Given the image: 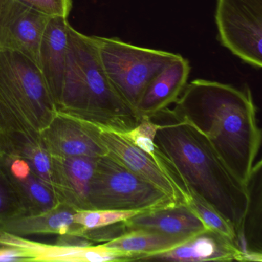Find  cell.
I'll list each match as a JSON object with an SVG mask.
<instances>
[{
  "label": "cell",
  "instance_id": "11",
  "mask_svg": "<svg viewBox=\"0 0 262 262\" xmlns=\"http://www.w3.org/2000/svg\"><path fill=\"white\" fill-rule=\"evenodd\" d=\"M0 246H13L26 251L30 261L105 262L139 260L142 254L119 251L105 244L83 247L62 246L30 240L0 231Z\"/></svg>",
  "mask_w": 262,
  "mask_h": 262
},
{
  "label": "cell",
  "instance_id": "18",
  "mask_svg": "<svg viewBox=\"0 0 262 262\" xmlns=\"http://www.w3.org/2000/svg\"><path fill=\"white\" fill-rule=\"evenodd\" d=\"M188 61L182 56L170 62L148 84L136 111L139 118L151 117L174 103L187 85L190 73Z\"/></svg>",
  "mask_w": 262,
  "mask_h": 262
},
{
  "label": "cell",
  "instance_id": "4",
  "mask_svg": "<svg viewBox=\"0 0 262 262\" xmlns=\"http://www.w3.org/2000/svg\"><path fill=\"white\" fill-rule=\"evenodd\" d=\"M57 113L37 63L0 49V133L40 135Z\"/></svg>",
  "mask_w": 262,
  "mask_h": 262
},
{
  "label": "cell",
  "instance_id": "23",
  "mask_svg": "<svg viewBox=\"0 0 262 262\" xmlns=\"http://www.w3.org/2000/svg\"><path fill=\"white\" fill-rule=\"evenodd\" d=\"M159 127V124L153 121L151 118L144 116L141 118L140 122L134 128L121 135L135 146L138 147L151 156L156 163L159 165L156 157L155 145V137Z\"/></svg>",
  "mask_w": 262,
  "mask_h": 262
},
{
  "label": "cell",
  "instance_id": "1",
  "mask_svg": "<svg viewBox=\"0 0 262 262\" xmlns=\"http://www.w3.org/2000/svg\"><path fill=\"white\" fill-rule=\"evenodd\" d=\"M150 118L159 125L155 137L159 163L189 194L214 208L238 241L251 206L249 186L227 166L207 138L172 110L164 108Z\"/></svg>",
  "mask_w": 262,
  "mask_h": 262
},
{
  "label": "cell",
  "instance_id": "19",
  "mask_svg": "<svg viewBox=\"0 0 262 262\" xmlns=\"http://www.w3.org/2000/svg\"><path fill=\"white\" fill-rule=\"evenodd\" d=\"M0 151L25 160L32 169L54 190L52 156L44 145L40 135L0 133Z\"/></svg>",
  "mask_w": 262,
  "mask_h": 262
},
{
  "label": "cell",
  "instance_id": "15",
  "mask_svg": "<svg viewBox=\"0 0 262 262\" xmlns=\"http://www.w3.org/2000/svg\"><path fill=\"white\" fill-rule=\"evenodd\" d=\"M70 27L68 18L50 17L39 45L38 67L55 104L60 95L67 67Z\"/></svg>",
  "mask_w": 262,
  "mask_h": 262
},
{
  "label": "cell",
  "instance_id": "3",
  "mask_svg": "<svg viewBox=\"0 0 262 262\" xmlns=\"http://www.w3.org/2000/svg\"><path fill=\"white\" fill-rule=\"evenodd\" d=\"M56 106L59 113L120 134L141 121L110 84L93 36H85L71 26L67 67Z\"/></svg>",
  "mask_w": 262,
  "mask_h": 262
},
{
  "label": "cell",
  "instance_id": "9",
  "mask_svg": "<svg viewBox=\"0 0 262 262\" xmlns=\"http://www.w3.org/2000/svg\"><path fill=\"white\" fill-rule=\"evenodd\" d=\"M99 139L107 155L162 190L176 203L188 205L191 194L164 171L149 155L115 132L99 128Z\"/></svg>",
  "mask_w": 262,
  "mask_h": 262
},
{
  "label": "cell",
  "instance_id": "26",
  "mask_svg": "<svg viewBox=\"0 0 262 262\" xmlns=\"http://www.w3.org/2000/svg\"><path fill=\"white\" fill-rule=\"evenodd\" d=\"M127 233L123 222L112 224L106 226L85 229L82 228L77 235L81 236L94 244H103L111 242Z\"/></svg>",
  "mask_w": 262,
  "mask_h": 262
},
{
  "label": "cell",
  "instance_id": "13",
  "mask_svg": "<svg viewBox=\"0 0 262 262\" xmlns=\"http://www.w3.org/2000/svg\"><path fill=\"white\" fill-rule=\"evenodd\" d=\"M242 251L235 242L212 230L196 234L182 245L160 254L143 257L142 261H242Z\"/></svg>",
  "mask_w": 262,
  "mask_h": 262
},
{
  "label": "cell",
  "instance_id": "8",
  "mask_svg": "<svg viewBox=\"0 0 262 262\" xmlns=\"http://www.w3.org/2000/svg\"><path fill=\"white\" fill-rule=\"evenodd\" d=\"M51 156L59 158H99L107 154L99 139V127L57 112L40 133Z\"/></svg>",
  "mask_w": 262,
  "mask_h": 262
},
{
  "label": "cell",
  "instance_id": "5",
  "mask_svg": "<svg viewBox=\"0 0 262 262\" xmlns=\"http://www.w3.org/2000/svg\"><path fill=\"white\" fill-rule=\"evenodd\" d=\"M93 38L110 84L135 111L150 82L181 56L132 45L118 38Z\"/></svg>",
  "mask_w": 262,
  "mask_h": 262
},
{
  "label": "cell",
  "instance_id": "12",
  "mask_svg": "<svg viewBox=\"0 0 262 262\" xmlns=\"http://www.w3.org/2000/svg\"><path fill=\"white\" fill-rule=\"evenodd\" d=\"M0 166L19 195L24 213L44 212L62 204L54 190L24 159L0 151Z\"/></svg>",
  "mask_w": 262,
  "mask_h": 262
},
{
  "label": "cell",
  "instance_id": "10",
  "mask_svg": "<svg viewBox=\"0 0 262 262\" xmlns=\"http://www.w3.org/2000/svg\"><path fill=\"white\" fill-rule=\"evenodd\" d=\"M50 19L18 0H7L0 14V49L22 53L38 65L39 45Z\"/></svg>",
  "mask_w": 262,
  "mask_h": 262
},
{
  "label": "cell",
  "instance_id": "25",
  "mask_svg": "<svg viewBox=\"0 0 262 262\" xmlns=\"http://www.w3.org/2000/svg\"><path fill=\"white\" fill-rule=\"evenodd\" d=\"M21 4L50 17L68 18L73 0H18Z\"/></svg>",
  "mask_w": 262,
  "mask_h": 262
},
{
  "label": "cell",
  "instance_id": "16",
  "mask_svg": "<svg viewBox=\"0 0 262 262\" xmlns=\"http://www.w3.org/2000/svg\"><path fill=\"white\" fill-rule=\"evenodd\" d=\"M77 210L65 204L40 213L0 216V231L27 237L34 234H76L82 227L75 222Z\"/></svg>",
  "mask_w": 262,
  "mask_h": 262
},
{
  "label": "cell",
  "instance_id": "2",
  "mask_svg": "<svg viewBox=\"0 0 262 262\" xmlns=\"http://www.w3.org/2000/svg\"><path fill=\"white\" fill-rule=\"evenodd\" d=\"M174 104L173 111L201 132L227 166L249 186L261 145L251 90L195 79L185 85Z\"/></svg>",
  "mask_w": 262,
  "mask_h": 262
},
{
  "label": "cell",
  "instance_id": "17",
  "mask_svg": "<svg viewBox=\"0 0 262 262\" xmlns=\"http://www.w3.org/2000/svg\"><path fill=\"white\" fill-rule=\"evenodd\" d=\"M123 222L127 232L148 231L193 237L209 230L186 204L143 211Z\"/></svg>",
  "mask_w": 262,
  "mask_h": 262
},
{
  "label": "cell",
  "instance_id": "22",
  "mask_svg": "<svg viewBox=\"0 0 262 262\" xmlns=\"http://www.w3.org/2000/svg\"><path fill=\"white\" fill-rule=\"evenodd\" d=\"M143 211L122 210H79L75 214V222L85 229L106 226L124 222Z\"/></svg>",
  "mask_w": 262,
  "mask_h": 262
},
{
  "label": "cell",
  "instance_id": "6",
  "mask_svg": "<svg viewBox=\"0 0 262 262\" xmlns=\"http://www.w3.org/2000/svg\"><path fill=\"white\" fill-rule=\"evenodd\" d=\"M89 210L147 211L179 205L168 194L108 155L98 158Z\"/></svg>",
  "mask_w": 262,
  "mask_h": 262
},
{
  "label": "cell",
  "instance_id": "24",
  "mask_svg": "<svg viewBox=\"0 0 262 262\" xmlns=\"http://www.w3.org/2000/svg\"><path fill=\"white\" fill-rule=\"evenodd\" d=\"M24 213L19 195L0 166V216Z\"/></svg>",
  "mask_w": 262,
  "mask_h": 262
},
{
  "label": "cell",
  "instance_id": "7",
  "mask_svg": "<svg viewBox=\"0 0 262 262\" xmlns=\"http://www.w3.org/2000/svg\"><path fill=\"white\" fill-rule=\"evenodd\" d=\"M219 40L242 60L262 67V0H217Z\"/></svg>",
  "mask_w": 262,
  "mask_h": 262
},
{
  "label": "cell",
  "instance_id": "20",
  "mask_svg": "<svg viewBox=\"0 0 262 262\" xmlns=\"http://www.w3.org/2000/svg\"><path fill=\"white\" fill-rule=\"evenodd\" d=\"M191 237H192L172 235L154 231H133L104 244L119 251L142 254L143 255L142 258H143L147 256L169 251Z\"/></svg>",
  "mask_w": 262,
  "mask_h": 262
},
{
  "label": "cell",
  "instance_id": "28",
  "mask_svg": "<svg viewBox=\"0 0 262 262\" xmlns=\"http://www.w3.org/2000/svg\"><path fill=\"white\" fill-rule=\"evenodd\" d=\"M7 3V0H0V14H1V12L4 10Z\"/></svg>",
  "mask_w": 262,
  "mask_h": 262
},
{
  "label": "cell",
  "instance_id": "27",
  "mask_svg": "<svg viewBox=\"0 0 262 262\" xmlns=\"http://www.w3.org/2000/svg\"><path fill=\"white\" fill-rule=\"evenodd\" d=\"M30 261L26 251L13 246H0V262Z\"/></svg>",
  "mask_w": 262,
  "mask_h": 262
},
{
  "label": "cell",
  "instance_id": "21",
  "mask_svg": "<svg viewBox=\"0 0 262 262\" xmlns=\"http://www.w3.org/2000/svg\"><path fill=\"white\" fill-rule=\"evenodd\" d=\"M190 194L191 199L187 205L202 221L205 226L237 244V236L231 225L200 197L193 192H190Z\"/></svg>",
  "mask_w": 262,
  "mask_h": 262
},
{
  "label": "cell",
  "instance_id": "14",
  "mask_svg": "<svg viewBox=\"0 0 262 262\" xmlns=\"http://www.w3.org/2000/svg\"><path fill=\"white\" fill-rule=\"evenodd\" d=\"M98 158L52 156L53 188L61 203L89 210L90 182Z\"/></svg>",
  "mask_w": 262,
  "mask_h": 262
}]
</instances>
